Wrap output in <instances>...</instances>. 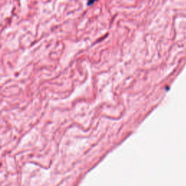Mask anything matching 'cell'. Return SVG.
Instances as JSON below:
<instances>
[{"instance_id": "6da1fadb", "label": "cell", "mask_w": 186, "mask_h": 186, "mask_svg": "<svg viewBox=\"0 0 186 186\" xmlns=\"http://www.w3.org/2000/svg\"><path fill=\"white\" fill-rule=\"evenodd\" d=\"M95 0H89V4H92L93 2H95Z\"/></svg>"}]
</instances>
